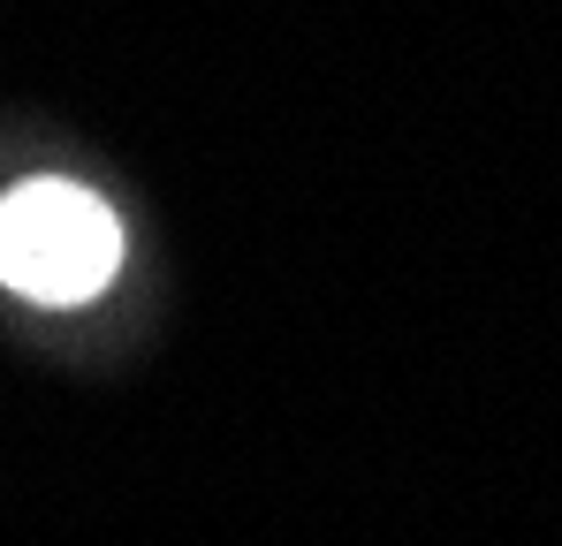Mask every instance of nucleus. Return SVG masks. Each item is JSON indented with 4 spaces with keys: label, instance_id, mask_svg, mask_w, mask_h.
Listing matches in <instances>:
<instances>
[{
    "label": "nucleus",
    "instance_id": "f257e3e1",
    "mask_svg": "<svg viewBox=\"0 0 562 546\" xmlns=\"http://www.w3.org/2000/svg\"><path fill=\"white\" fill-rule=\"evenodd\" d=\"M122 266V220L69 175H31L0 197V281L31 304H92Z\"/></svg>",
    "mask_w": 562,
    "mask_h": 546
}]
</instances>
